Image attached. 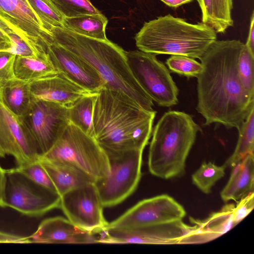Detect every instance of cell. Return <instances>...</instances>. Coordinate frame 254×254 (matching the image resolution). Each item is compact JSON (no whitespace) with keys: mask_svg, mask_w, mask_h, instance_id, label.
<instances>
[{"mask_svg":"<svg viewBox=\"0 0 254 254\" xmlns=\"http://www.w3.org/2000/svg\"><path fill=\"white\" fill-rule=\"evenodd\" d=\"M21 119L34 140L40 155L48 152L69 123L68 108L52 101L32 98Z\"/></svg>","mask_w":254,"mask_h":254,"instance_id":"cell-10","label":"cell"},{"mask_svg":"<svg viewBox=\"0 0 254 254\" xmlns=\"http://www.w3.org/2000/svg\"><path fill=\"white\" fill-rule=\"evenodd\" d=\"M44 28L51 33L53 28L63 27L64 16L50 0H27Z\"/></svg>","mask_w":254,"mask_h":254,"instance_id":"cell-28","label":"cell"},{"mask_svg":"<svg viewBox=\"0 0 254 254\" xmlns=\"http://www.w3.org/2000/svg\"><path fill=\"white\" fill-rule=\"evenodd\" d=\"M216 39L211 26L189 23L170 14L145 22L135 36L136 46L142 52L199 59Z\"/></svg>","mask_w":254,"mask_h":254,"instance_id":"cell-4","label":"cell"},{"mask_svg":"<svg viewBox=\"0 0 254 254\" xmlns=\"http://www.w3.org/2000/svg\"><path fill=\"white\" fill-rule=\"evenodd\" d=\"M50 0L64 17L101 13L89 0Z\"/></svg>","mask_w":254,"mask_h":254,"instance_id":"cell-32","label":"cell"},{"mask_svg":"<svg viewBox=\"0 0 254 254\" xmlns=\"http://www.w3.org/2000/svg\"><path fill=\"white\" fill-rule=\"evenodd\" d=\"M47 53L57 70L84 89L97 93L105 83L97 71L85 61L54 40Z\"/></svg>","mask_w":254,"mask_h":254,"instance_id":"cell-16","label":"cell"},{"mask_svg":"<svg viewBox=\"0 0 254 254\" xmlns=\"http://www.w3.org/2000/svg\"><path fill=\"white\" fill-rule=\"evenodd\" d=\"M40 155L36 143L21 118L0 102V158L12 156L16 166L37 160Z\"/></svg>","mask_w":254,"mask_h":254,"instance_id":"cell-15","label":"cell"},{"mask_svg":"<svg viewBox=\"0 0 254 254\" xmlns=\"http://www.w3.org/2000/svg\"><path fill=\"white\" fill-rule=\"evenodd\" d=\"M0 31L8 37L18 35L40 57L48 55L53 41L27 0H0Z\"/></svg>","mask_w":254,"mask_h":254,"instance_id":"cell-9","label":"cell"},{"mask_svg":"<svg viewBox=\"0 0 254 254\" xmlns=\"http://www.w3.org/2000/svg\"><path fill=\"white\" fill-rule=\"evenodd\" d=\"M201 130L190 115L178 111L165 112L152 129L148 160L150 173L163 179L183 175L187 157Z\"/></svg>","mask_w":254,"mask_h":254,"instance_id":"cell-5","label":"cell"},{"mask_svg":"<svg viewBox=\"0 0 254 254\" xmlns=\"http://www.w3.org/2000/svg\"><path fill=\"white\" fill-rule=\"evenodd\" d=\"M38 160L51 178L60 196L72 189L95 183L85 174L67 165L48 160L40 155Z\"/></svg>","mask_w":254,"mask_h":254,"instance_id":"cell-21","label":"cell"},{"mask_svg":"<svg viewBox=\"0 0 254 254\" xmlns=\"http://www.w3.org/2000/svg\"><path fill=\"white\" fill-rule=\"evenodd\" d=\"M238 132L236 146L233 154L224 165L226 167L233 168L248 155L254 154V109L251 111Z\"/></svg>","mask_w":254,"mask_h":254,"instance_id":"cell-26","label":"cell"},{"mask_svg":"<svg viewBox=\"0 0 254 254\" xmlns=\"http://www.w3.org/2000/svg\"><path fill=\"white\" fill-rule=\"evenodd\" d=\"M125 55L132 75L152 101L163 107L178 103L179 89L156 55L138 50L126 51Z\"/></svg>","mask_w":254,"mask_h":254,"instance_id":"cell-8","label":"cell"},{"mask_svg":"<svg viewBox=\"0 0 254 254\" xmlns=\"http://www.w3.org/2000/svg\"><path fill=\"white\" fill-rule=\"evenodd\" d=\"M31 100L29 82L16 77L0 87V102L19 118L28 111Z\"/></svg>","mask_w":254,"mask_h":254,"instance_id":"cell-22","label":"cell"},{"mask_svg":"<svg viewBox=\"0 0 254 254\" xmlns=\"http://www.w3.org/2000/svg\"><path fill=\"white\" fill-rule=\"evenodd\" d=\"M6 170L0 166V207H6L5 189L6 186Z\"/></svg>","mask_w":254,"mask_h":254,"instance_id":"cell-37","label":"cell"},{"mask_svg":"<svg viewBox=\"0 0 254 254\" xmlns=\"http://www.w3.org/2000/svg\"><path fill=\"white\" fill-rule=\"evenodd\" d=\"M202 22L211 26L216 33H224L233 25V0H199Z\"/></svg>","mask_w":254,"mask_h":254,"instance_id":"cell-23","label":"cell"},{"mask_svg":"<svg viewBox=\"0 0 254 254\" xmlns=\"http://www.w3.org/2000/svg\"><path fill=\"white\" fill-rule=\"evenodd\" d=\"M170 7L177 8L182 5L189 3L193 0H160Z\"/></svg>","mask_w":254,"mask_h":254,"instance_id":"cell-40","label":"cell"},{"mask_svg":"<svg viewBox=\"0 0 254 254\" xmlns=\"http://www.w3.org/2000/svg\"><path fill=\"white\" fill-rule=\"evenodd\" d=\"M96 235L80 229L67 219L57 216L42 221L29 238L32 243L89 244L97 243Z\"/></svg>","mask_w":254,"mask_h":254,"instance_id":"cell-18","label":"cell"},{"mask_svg":"<svg viewBox=\"0 0 254 254\" xmlns=\"http://www.w3.org/2000/svg\"><path fill=\"white\" fill-rule=\"evenodd\" d=\"M51 33L55 42L85 61L97 71L105 87L125 94L145 110L155 111L152 100L132 75L122 48L108 39L83 36L63 27L54 28Z\"/></svg>","mask_w":254,"mask_h":254,"instance_id":"cell-3","label":"cell"},{"mask_svg":"<svg viewBox=\"0 0 254 254\" xmlns=\"http://www.w3.org/2000/svg\"><path fill=\"white\" fill-rule=\"evenodd\" d=\"M16 55L7 51H0V87L14 78V63Z\"/></svg>","mask_w":254,"mask_h":254,"instance_id":"cell-34","label":"cell"},{"mask_svg":"<svg viewBox=\"0 0 254 254\" xmlns=\"http://www.w3.org/2000/svg\"><path fill=\"white\" fill-rule=\"evenodd\" d=\"M156 114L125 94L104 87L95 100L92 137L104 151L143 150Z\"/></svg>","mask_w":254,"mask_h":254,"instance_id":"cell-2","label":"cell"},{"mask_svg":"<svg viewBox=\"0 0 254 254\" xmlns=\"http://www.w3.org/2000/svg\"><path fill=\"white\" fill-rule=\"evenodd\" d=\"M226 167L204 162L191 176L193 184L204 193L208 194L214 184L225 175Z\"/></svg>","mask_w":254,"mask_h":254,"instance_id":"cell-29","label":"cell"},{"mask_svg":"<svg viewBox=\"0 0 254 254\" xmlns=\"http://www.w3.org/2000/svg\"><path fill=\"white\" fill-rule=\"evenodd\" d=\"M48 160L64 164L85 174L95 183L107 178L110 171L108 156L92 136L69 123L46 153Z\"/></svg>","mask_w":254,"mask_h":254,"instance_id":"cell-6","label":"cell"},{"mask_svg":"<svg viewBox=\"0 0 254 254\" xmlns=\"http://www.w3.org/2000/svg\"><path fill=\"white\" fill-rule=\"evenodd\" d=\"M186 214L184 207L167 194L142 200L106 228H123L182 220Z\"/></svg>","mask_w":254,"mask_h":254,"instance_id":"cell-14","label":"cell"},{"mask_svg":"<svg viewBox=\"0 0 254 254\" xmlns=\"http://www.w3.org/2000/svg\"><path fill=\"white\" fill-rule=\"evenodd\" d=\"M108 20L102 13L74 17H64L63 28L83 36L107 40L106 27Z\"/></svg>","mask_w":254,"mask_h":254,"instance_id":"cell-25","label":"cell"},{"mask_svg":"<svg viewBox=\"0 0 254 254\" xmlns=\"http://www.w3.org/2000/svg\"><path fill=\"white\" fill-rule=\"evenodd\" d=\"M29 84L32 98L55 102L67 108L81 98L95 94L81 87L59 71Z\"/></svg>","mask_w":254,"mask_h":254,"instance_id":"cell-17","label":"cell"},{"mask_svg":"<svg viewBox=\"0 0 254 254\" xmlns=\"http://www.w3.org/2000/svg\"><path fill=\"white\" fill-rule=\"evenodd\" d=\"M32 243L29 237H23L0 231V243L26 244Z\"/></svg>","mask_w":254,"mask_h":254,"instance_id":"cell-36","label":"cell"},{"mask_svg":"<svg viewBox=\"0 0 254 254\" xmlns=\"http://www.w3.org/2000/svg\"><path fill=\"white\" fill-rule=\"evenodd\" d=\"M166 64L172 72L188 77H197L202 68L201 63L194 59L183 55H171Z\"/></svg>","mask_w":254,"mask_h":254,"instance_id":"cell-33","label":"cell"},{"mask_svg":"<svg viewBox=\"0 0 254 254\" xmlns=\"http://www.w3.org/2000/svg\"><path fill=\"white\" fill-rule=\"evenodd\" d=\"M103 205L95 183L87 184L60 196V207L75 226L97 235L109 223L103 215Z\"/></svg>","mask_w":254,"mask_h":254,"instance_id":"cell-11","label":"cell"},{"mask_svg":"<svg viewBox=\"0 0 254 254\" xmlns=\"http://www.w3.org/2000/svg\"><path fill=\"white\" fill-rule=\"evenodd\" d=\"M12 169L22 174L42 188L51 192L58 193L51 178L40 163L38 158L31 163L16 166Z\"/></svg>","mask_w":254,"mask_h":254,"instance_id":"cell-31","label":"cell"},{"mask_svg":"<svg viewBox=\"0 0 254 254\" xmlns=\"http://www.w3.org/2000/svg\"><path fill=\"white\" fill-rule=\"evenodd\" d=\"M57 71L49 55L41 58L15 56V76L26 82H31Z\"/></svg>","mask_w":254,"mask_h":254,"instance_id":"cell-24","label":"cell"},{"mask_svg":"<svg viewBox=\"0 0 254 254\" xmlns=\"http://www.w3.org/2000/svg\"><path fill=\"white\" fill-rule=\"evenodd\" d=\"M254 154H249L232 168L229 180L221 191L222 199L239 201L254 192Z\"/></svg>","mask_w":254,"mask_h":254,"instance_id":"cell-20","label":"cell"},{"mask_svg":"<svg viewBox=\"0 0 254 254\" xmlns=\"http://www.w3.org/2000/svg\"><path fill=\"white\" fill-rule=\"evenodd\" d=\"M7 207L30 217H39L59 208L60 196L34 183L12 168L6 170Z\"/></svg>","mask_w":254,"mask_h":254,"instance_id":"cell-12","label":"cell"},{"mask_svg":"<svg viewBox=\"0 0 254 254\" xmlns=\"http://www.w3.org/2000/svg\"><path fill=\"white\" fill-rule=\"evenodd\" d=\"M97 93L81 98L68 108L69 123L92 137L93 113Z\"/></svg>","mask_w":254,"mask_h":254,"instance_id":"cell-27","label":"cell"},{"mask_svg":"<svg viewBox=\"0 0 254 254\" xmlns=\"http://www.w3.org/2000/svg\"><path fill=\"white\" fill-rule=\"evenodd\" d=\"M196 228L178 220L129 228H108L100 232L97 243L181 244Z\"/></svg>","mask_w":254,"mask_h":254,"instance_id":"cell-13","label":"cell"},{"mask_svg":"<svg viewBox=\"0 0 254 254\" xmlns=\"http://www.w3.org/2000/svg\"><path fill=\"white\" fill-rule=\"evenodd\" d=\"M254 54L244 44L239 57L237 69L239 78L246 92L254 97Z\"/></svg>","mask_w":254,"mask_h":254,"instance_id":"cell-30","label":"cell"},{"mask_svg":"<svg viewBox=\"0 0 254 254\" xmlns=\"http://www.w3.org/2000/svg\"><path fill=\"white\" fill-rule=\"evenodd\" d=\"M254 192L250 193L238 201L234 205L233 210V218L237 224L247 216L254 208Z\"/></svg>","mask_w":254,"mask_h":254,"instance_id":"cell-35","label":"cell"},{"mask_svg":"<svg viewBox=\"0 0 254 254\" xmlns=\"http://www.w3.org/2000/svg\"><path fill=\"white\" fill-rule=\"evenodd\" d=\"M234 205L229 204L206 220L195 221L196 229L182 241L181 244L204 243L224 234L236 224L233 220Z\"/></svg>","mask_w":254,"mask_h":254,"instance_id":"cell-19","label":"cell"},{"mask_svg":"<svg viewBox=\"0 0 254 254\" xmlns=\"http://www.w3.org/2000/svg\"><path fill=\"white\" fill-rule=\"evenodd\" d=\"M196 0L197 1V2H198L199 0Z\"/></svg>","mask_w":254,"mask_h":254,"instance_id":"cell-41","label":"cell"},{"mask_svg":"<svg viewBox=\"0 0 254 254\" xmlns=\"http://www.w3.org/2000/svg\"><path fill=\"white\" fill-rule=\"evenodd\" d=\"M110 171L95 183L104 207L115 206L136 190L141 176L143 150H105Z\"/></svg>","mask_w":254,"mask_h":254,"instance_id":"cell-7","label":"cell"},{"mask_svg":"<svg viewBox=\"0 0 254 254\" xmlns=\"http://www.w3.org/2000/svg\"><path fill=\"white\" fill-rule=\"evenodd\" d=\"M250 51L254 54V12H252L251 18L249 33L246 43L245 44Z\"/></svg>","mask_w":254,"mask_h":254,"instance_id":"cell-38","label":"cell"},{"mask_svg":"<svg viewBox=\"0 0 254 254\" xmlns=\"http://www.w3.org/2000/svg\"><path fill=\"white\" fill-rule=\"evenodd\" d=\"M244 43L239 40L215 41L199 59L196 109L205 125L217 123L239 131L251 111L254 97L244 89L237 63Z\"/></svg>","mask_w":254,"mask_h":254,"instance_id":"cell-1","label":"cell"},{"mask_svg":"<svg viewBox=\"0 0 254 254\" xmlns=\"http://www.w3.org/2000/svg\"><path fill=\"white\" fill-rule=\"evenodd\" d=\"M11 43L9 38L0 31V51H10L11 49Z\"/></svg>","mask_w":254,"mask_h":254,"instance_id":"cell-39","label":"cell"}]
</instances>
